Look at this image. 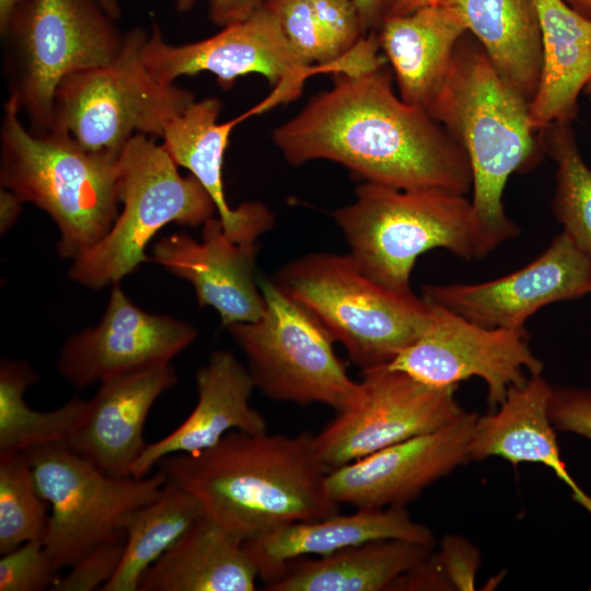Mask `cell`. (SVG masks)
Segmentation results:
<instances>
[{
	"instance_id": "6da1fadb",
	"label": "cell",
	"mask_w": 591,
	"mask_h": 591,
	"mask_svg": "<svg viewBox=\"0 0 591 591\" xmlns=\"http://www.w3.org/2000/svg\"><path fill=\"white\" fill-rule=\"evenodd\" d=\"M273 141L292 165L329 160L363 182L465 195L473 185L463 148L427 108L394 92L386 65L334 73L333 86L275 128Z\"/></svg>"
},
{
	"instance_id": "7a4b0ae2",
	"label": "cell",
	"mask_w": 591,
	"mask_h": 591,
	"mask_svg": "<svg viewBox=\"0 0 591 591\" xmlns=\"http://www.w3.org/2000/svg\"><path fill=\"white\" fill-rule=\"evenodd\" d=\"M157 467L242 541L339 512L326 489L328 470L306 431L233 430L206 450L166 455Z\"/></svg>"
},
{
	"instance_id": "3957f363",
	"label": "cell",
	"mask_w": 591,
	"mask_h": 591,
	"mask_svg": "<svg viewBox=\"0 0 591 591\" xmlns=\"http://www.w3.org/2000/svg\"><path fill=\"white\" fill-rule=\"evenodd\" d=\"M529 104L498 73L477 39L465 33L428 108L470 161L471 200L486 254L519 234L502 204L507 181L532 169L545 153L531 126Z\"/></svg>"
},
{
	"instance_id": "277c9868",
	"label": "cell",
	"mask_w": 591,
	"mask_h": 591,
	"mask_svg": "<svg viewBox=\"0 0 591 591\" xmlns=\"http://www.w3.org/2000/svg\"><path fill=\"white\" fill-rule=\"evenodd\" d=\"M9 96L0 128V183L56 223L61 257L74 259L99 243L117 213L119 154L86 150L69 135H35Z\"/></svg>"
},
{
	"instance_id": "5b68a950",
	"label": "cell",
	"mask_w": 591,
	"mask_h": 591,
	"mask_svg": "<svg viewBox=\"0 0 591 591\" xmlns=\"http://www.w3.org/2000/svg\"><path fill=\"white\" fill-rule=\"evenodd\" d=\"M355 200L332 212L350 255L372 280L413 293L418 256L437 247L465 260L486 256L472 200L439 188L399 189L363 182Z\"/></svg>"
},
{
	"instance_id": "8992f818",
	"label": "cell",
	"mask_w": 591,
	"mask_h": 591,
	"mask_svg": "<svg viewBox=\"0 0 591 591\" xmlns=\"http://www.w3.org/2000/svg\"><path fill=\"white\" fill-rule=\"evenodd\" d=\"M273 280L318 320L362 372L390 364L429 322L422 298L375 282L350 254H306L283 266Z\"/></svg>"
},
{
	"instance_id": "52a82bcc",
	"label": "cell",
	"mask_w": 591,
	"mask_h": 591,
	"mask_svg": "<svg viewBox=\"0 0 591 591\" xmlns=\"http://www.w3.org/2000/svg\"><path fill=\"white\" fill-rule=\"evenodd\" d=\"M95 0H27L14 13L4 40L10 95L35 135L50 131L54 99L71 73L104 66L120 51L125 34Z\"/></svg>"
},
{
	"instance_id": "ba28073f",
	"label": "cell",
	"mask_w": 591,
	"mask_h": 591,
	"mask_svg": "<svg viewBox=\"0 0 591 591\" xmlns=\"http://www.w3.org/2000/svg\"><path fill=\"white\" fill-rule=\"evenodd\" d=\"M161 144L142 134L119 153L117 196L123 204L107 234L76 257L70 278L91 289L119 281L150 257L146 247L171 222L195 228L213 217L216 206L200 182L182 176Z\"/></svg>"
},
{
	"instance_id": "9c48e42d",
	"label": "cell",
	"mask_w": 591,
	"mask_h": 591,
	"mask_svg": "<svg viewBox=\"0 0 591 591\" xmlns=\"http://www.w3.org/2000/svg\"><path fill=\"white\" fill-rule=\"evenodd\" d=\"M147 36L144 30L132 28L111 62L66 77L55 93L50 130L69 135L86 150L114 154L136 134L162 137L195 99L149 72L141 57Z\"/></svg>"
},
{
	"instance_id": "30bf717a",
	"label": "cell",
	"mask_w": 591,
	"mask_h": 591,
	"mask_svg": "<svg viewBox=\"0 0 591 591\" xmlns=\"http://www.w3.org/2000/svg\"><path fill=\"white\" fill-rule=\"evenodd\" d=\"M258 286L263 315L228 327L246 357L255 387L274 401L323 404L335 414L350 407L360 383L335 354L331 334L273 279L262 276Z\"/></svg>"
},
{
	"instance_id": "8fae6325",
	"label": "cell",
	"mask_w": 591,
	"mask_h": 591,
	"mask_svg": "<svg viewBox=\"0 0 591 591\" xmlns=\"http://www.w3.org/2000/svg\"><path fill=\"white\" fill-rule=\"evenodd\" d=\"M24 453L36 487L51 508L43 545L58 570L70 568L93 548L123 533L125 517L157 499L166 483L160 470L144 477L108 475L66 443L45 444Z\"/></svg>"
},
{
	"instance_id": "7c38bea8",
	"label": "cell",
	"mask_w": 591,
	"mask_h": 591,
	"mask_svg": "<svg viewBox=\"0 0 591 591\" xmlns=\"http://www.w3.org/2000/svg\"><path fill=\"white\" fill-rule=\"evenodd\" d=\"M141 57L149 72L164 84L207 71L228 90L239 77L262 74L273 88L265 99L270 108L296 100L306 79L314 74L349 73L341 66L305 62L265 4L247 19L223 26L213 36L181 45L165 42L160 26L152 23Z\"/></svg>"
},
{
	"instance_id": "4fadbf2b",
	"label": "cell",
	"mask_w": 591,
	"mask_h": 591,
	"mask_svg": "<svg viewBox=\"0 0 591 591\" xmlns=\"http://www.w3.org/2000/svg\"><path fill=\"white\" fill-rule=\"evenodd\" d=\"M362 374L357 401L314 434L328 472L434 431L464 412L455 398L457 385H430L385 367Z\"/></svg>"
},
{
	"instance_id": "5bb4252c",
	"label": "cell",
	"mask_w": 591,
	"mask_h": 591,
	"mask_svg": "<svg viewBox=\"0 0 591 591\" xmlns=\"http://www.w3.org/2000/svg\"><path fill=\"white\" fill-rule=\"evenodd\" d=\"M425 301V300H424ZM421 336L385 368L434 386L457 385L477 376L496 409L514 386L542 374L543 363L529 347L525 329L490 328L434 303Z\"/></svg>"
},
{
	"instance_id": "9a60e30c",
	"label": "cell",
	"mask_w": 591,
	"mask_h": 591,
	"mask_svg": "<svg viewBox=\"0 0 591 591\" xmlns=\"http://www.w3.org/2000/svg\"><path fill=\"white\" fill-rule=\"evenodd\" d=\"M591 259L564 231L534 260L479 283L426 285L421 298L490 328L523 329L541 308L589 294Z\"/></svg>"
},
{
	"instance_id": "2e32d148",
	"label": "cell",
	"mask_w": 591,
	"mask_h": 591,
	"mask_svg": "<svg viewBox=\"0 0 591 591\" xmlns=\"http://www.w3.org/2000/svg\"><path fill=\"white\" fill-rule=\"evenodd\" d=\"M197 335L184 321L138 308L114 283L101 321L66 340L57 369L73 387L84 389L171 363Z\"/></svg>"
},
{
	"instance_id": "e0dca14e",
	"label": "cell",
	"mask_w": 591,
	"mask_h": 591,
	"mask_svg": "<svg viewBox=\"0 0 591 591\" xmlns=\"http://www.w3.org/2000/svg\"><path fill=\"white\" fill-rule=\"evenodd\" d=\"M478 415L463 412L448 425L381 449L328 472L326 489L356 509L404 506L470 460Z\"/></svg>"
},
{
	"instance_id": "ac0fdd59",
	"label": "cell",
	"mask_w": 591,
	"mask_h": 591,
	"mask_svg": "<svg viewBox=\"0 0 591 591\" xmlns=\"http://www.w3.org/2000/svg\"><path fill=\"white\" fill-rule=\"evenodd\" d=\"M258 244L237 243L219 217L202 224L201 241L185 232L165 236L152 247L151 260L190 282L199 306H211L223 326L258 320L265 299L255 277Z\"/></svg>"
},
{
	"instance_id": "d6986e66",
	"label": "cell",
	"mask_w": 591,
	"mask_h": 591,
	"mask_svg": "<svg viewBox=\"0 0 591 591\" xmlns=\"http://www.w3.org/2000/svg\"><path fill=\"white\" fill-rule=\"evenodd\" d=\"M176 381L167 363L101 382L66 445L108 475L132 476L150 409Z\"/></svg>"
},
{
	"instance_id": "ffe728a7",
	"label": "cell",
	"mask_w": 591,
	"mask_h": 591,
	"mask_svg": "<svg viewBox=\"0 0 591 591\" xmlns=\"http://www.w3.org/2000/svg\"><path fill=\"white\" fill-rule=\"evenodd\" d=\"M195 382V407L172 432L147 444L132 467V476H147L166 455L206 450L233 430L267 432L265 417L250 405L256 389L252 375L233 354L213 351L197 371Z\"/></svg>"
},
{
	"instance_id": "44dd1931",
	"label": "cell",
	"mask_w": 591,
	"mask_h": 591,
	"mask_svg": "<svg viewBox=\"0 0 591 591\" xmlns=\"http://www.w3.org/2000/svg\"><path fill=\"white\" fill-rule=\"evenodd\" d=\"M399 538L433 546L429 528L415 522L404 506L357 509L317 520L286 524L269 533L243 541L258 579L275 580L283 567L298 558L327 556L370 541Z\"/></svg>"
},
{
	"instance_id": "7402d4cb",
	"label": "cell",
	"mask_w": 591,
	"mask_h": 591,
	"mask_svg": "<svg viewBox=\"0 0 591 591\" xmlns=\"http://www.w3.org/2000/svg\"><path fill=\"white\" fill-rule=\"evenodd\" d=\"M221 105L217 97L194 101L166 125L162 146L172 160L187 169L208 192L227 234L237 243H253L274 225V215L258 201L231 208L224 194L222 165L231 131L257 112L252 107L220 124Z\"/></svg>"
},
{
	"instance_id": "603a6c76",
	"label": "cell",
	"mask_w": 591,
	"mask_h": 591,
	"mask_svg": "<svg viewBox=\"0 0 591 591\" xmlns=\"http://www.w3.org/2000/svg\"><path fill=\"white\" fill-rule=\"evenodd\" d=\"M551 389L542 374L530 375L523 385L512 387L496 409L478 416L470 460L498 456L514 466L523 462L542 464L570 488L572 499L591 515V497L571 477L560 456L547 414Z\"/></svg>"
},
{
	"instance_id": "cb8c5ba5",
	"label": "cell",
	"mask_w": 591,
	"mask_h": 591,
	"mask_svg": "<svg viewBox=\"0 0 591 591\" xmlns=\"http://www.w3.org/2000/svg\"><path fill=\"white\" fill-rule=\"evenodd\" d=\"M465 33L459 12L444 2L384 16L376 30L379 46L391 63L403 101L429 108Z\"/></svg>"
},
{
	"instance_id": "d4e9b609",
	"label": "cell",
	"mask_w": 591,
	"mask_h": 591,
	"mask_svg": "<svg viewBox=\"0 0 591 591\" xmlns=\"http://www.w3.org/2000/svg\"><path fill=\"white\" fill-rule=\"evenodd\" d=\"M542 33V73L529 104L530 123L540 131L553 123H571L578 97L591 81V19L564 0H533Z\"/></svg>"
},
{
	"instance_id": "484cf974",
	"label": "cell",
	"mask_w": 591,
	"mask_h": 591,
	"mask_svg": "<svg viewBox=\"0 0 591 591\" xmlns=\"http://www.w3.org/2000/svg\"><path fill=\"white\" fill-rule=\"evenodd\" d=\"M243 541L202 514L143 575L139 591H253Z\"/></svg>"
},
{
	"instance_id": "4316f807",
	"label": "cell",
	"mask_w": 591,
	"mask_h": 591,
	"mask_svg": "<svg viewBox=\"0 0 591 591\" xmlns=\"http://www.w3.org/2000/svg\"><path fill=\"white\" fill-rule=\"evenodd\" d=\"M433 546L384 538L348 547L317 558L289 561L281 573L264 584L267 591H381L427 559Z\"/></svg>"
},
{
	"instance_id": "83f0119b",
	"label": "cell",
	"mask_w": 591,
	"mask_h": 591,
	"mask_svg": "<svg viewBox=\"0 0 591 591\" xmlns=\"http://www.w3.org/2000/svg\"><path fill=\"white\" fill-rule=\"evenodd\" d=\"M461 15L502 79L529 103L542 73V33L533 0H441Z\"/></svg>"
},
{
	"instance_id": "f1b7e54d",
	"label": "cell",
	"mask_w": 591,
	"mask_h": 591,
	"mask_svg": "<svg viewBox=\"0 0 591 591\" xmlns=\"http://www.w3.org/2000/svg\"><path fill=\"white\" fill-rule=\"evenodd\" d=\"M198 500L166 480L153 501L128 513L123 521L121 563L102 591H139L144 572L202 515Z\"/></svg>"
},
{
	"instance_id": "f546056e",
	"label": "cell",
	"mask_w": 591,
	"mask_h": 591,
	"mask_svg": "<svg viewBox=\"0 0 591 591\" xmlns=\"http://www.w3.org/2000/svg\"><path fill=\"white\" fill-rule=\"evenodd\" d=\"M38 374L25 361L2 359L0 364V456L33 448L65 443L79 422L86 401L72 398L49 412L35 410L24 401L26 387Z\"/></svg>"
},
{
	"instance_id": "4dcf8cb0",
	"label": "cell",
	"mask_w": 591,
	"mask_h": 591,
	"mask_svg": "<svg viewBox=\"0 0 591 591\" xmlns=\"http://www.w3.org/2000/svg\"><path fill=\"white\" fill-rule=\"evenodd\" d=\"M571 123L541 129L540 142L556 164L553 212L564 232L591 259V169L579 151Z\"/></svg>"
},
{
	"instance_id": "1f68e13d",
	"label": "cell",
	"mask_w": 591,
	"mask_h": 591,
	"mask_svg": "<svg viewBox=\"0 0 591 591\" xmlns=\"http://www.w3.org/2000/svg\"><path fill=\"white\" fill-rule=\"evenodd\" d=\"M25 453L0 456V554L45 536L48 518Z\"/></svg>"
},
{
	"instance_id": "d6a6232c",
	"label": "cell",
	"mask_w": 591,
	"mask_h": 591,
	"mask_svg": "<svg viewBox=\"0 0 591 591\" xmlns=\"http://www.w3.org/2000/svg\"><path fill=\"white\" fill-rule=\"evenodd\" d=\"M59 571L45 552L43 541H30L2 555L0 591L51 590L60 578Z\"/></svg>"
},
{
	"instance_id": "836d02e7",
	"label": "cell",
	"mask_w": 591,
	"mask_h": 591,
	"mask_svg": "<svg viewBox=\"0 0 591 591\" xmlns=\"http://www.w3.org/2000/svg\"><path fill=\"white\" fill-rule=\"evenodd\" d=\"M125 549V532L100 544L60 577L53 591H93L102 589L117 571Z\"/></svg>"
},
{
	"instance_id": "e575fe53",
	"label": "cell",
	"mask_w": 591,
	"mask_h": 591,
	"mask_svg": "<svg viewBox=\"0 0 591 591\" xmlns=\"http://www.w3.org/2000/svg\"><path fill=\"white\" fill-rule=\"evenodd\" d=\"M313 12L336 55H348L367 35L351 0H310Z\"/></svg>"
},
{
	"instance_id": "d590c367",
	"label": "cell",
	"mask_w": 591,
	"mask_h": 591,
	"mask_svg": "<svg viewBox=\"0 0 591 591\" xmlns=\"http://www.w3.org/2000/svg\"><path fill=\"white\" fill-rule=\"evenodd\" d=\"M547 414L556 430L572 432L591 442V391L552 385Z\"/></svg>"
},
{
	"instance_id": "8d00e7d4",
	"label": "cell",
	"mask_w": 591,
	"mask_h": 591,
	"mask_svg": "<svg viewBox=\"0 0 591 591\" xmlns=\"http://www.w3.org/2000/svg\"><path fill=\"white\" fill-rule=\"evenodd\" d=\"M453 588L473 589L474 575L478 565V553L472 544L456 536H447L438 555Z\"/></svg>"
},
{
	"instance_id": "74e56055",
	"label": "cell",
	"mask_w": 591,
	"mask_h": 591,
	"mask_svg": "<svg viewBox=\"0 0 591 591\" xmlns=\"http://www.w3.org/2000/svg\"><path fill=\"white\" fill-rule=\"evenodd\" d=\"M208 15L218 26L241 22L258 10L266 0H207Z\"/></svg>"
},
{
	"instance_id": "f35d334b",
	"label": "cell",
	"mask_w": 591,
	"mask_h": 591,
	"mask_svg": "<svg viewBox=\"0 0 591 591\" xmlns=\"http://www.w3.org/2000/svg\"><path fill=\"white\" fill-rule=\"evenodd\" d=\"M366 34L376 31L387 14L391 0H351Z\"/></svg>"
},
{
	"instance_id": "ab89813d",
	"label": "cell",
	"mask_w": 591,
	"mask_h": 591,
	"mask_svg": "<svg viewBox=\"0 0 591 591\" xmlns=\"http://www.w3.org/2000/svg\"><path fill=\"white\" fill-rule=\"evenodd\" d=\"M23 201L11 190L1 187L0 192V229L8 231L18 219Z\"/></svg>"
},
{
	"instance_id": "60d3db41",
	"label": "cell",
	"mask_w": 591,
	"mask_h": 591,
	"mask_svg": "<svg viewBox=\"0 0 591 591\" xmlns=\"http://www.w3.org/2000/svg\"><path fill=\"white\" fill-rule=\"evenodd\" d=\"M440 1L441 0H391L387 14H408L424 7L438 4Z\"/></svg>"
},
{
	"instance_id": "b9f144b4",
	"label": "cell",
	"mask_w": 591,
	"mask_h": 591,
	"mask_svg": "<svg viewBox=\"0 0 591 591\" xmlns=\"http://www.w3.org/2000/svg\"><path fill=\"white\" fill-rule=\"evenodd\" d=\"M27 0H0V33L7 31L11 19L18 9Z\"/></svg>"
},
{
	"instance_id": "7bdbcfd3",
	"label": "cell",
	"mask_w": 591,
	"mask_h": 591,
	"mask_svg": "<svg viewBox=\"0 0 591 591\" xmlns=\"http://www.w3.org/2000/svg\"><path fill=\"white\" fill-rule=\"evenodd\" d=\"M108 16L117 21L121 15L119 0H95Z\"/></svg>"
},
{
	"instance_id": "ee69618b",
	"label": "cell",
	"mask_w": 591,
	"mask_h": 591,
	"mask_svg": "<svg viewBox=\"0 0 591 591\" xmlns=\"http://www.w3.org/2000/svg\"><path fill=\"white\" fill-rule=\"evenodd\" d=\"M578 13L591 19V0H564Z\"/></svg>"
},
{
	"instance_id": "f6af8a7d",
	"label": "cell",
	"mask_w": 591,
	"mask_h": 591,
	"mask_svg": "<svg viewBox=\"0 0 591 591\" xmlns=\"http://www.w3.org/2000/svg\"><path fill=\"white\" fill-rule=\"evenodd\" d=\"M196 2L197 0H176V10L179 13L189 12L194 8Z\"/></svg>"
},
{
	"instance_id": "bcb514c9",
	"label": "cell",
	"mask_w": 591,
	"mask_h": 591,
	"mask_svg": "<svg viewBox=\"0 0 591 591\" xmlns=\"http://www.w3.org/2000/svg\"><path fill=\"white\" fill-rule=\"evenodd\" d=\"M584 91L586 93L591 94V81L587 84Z\"/></svg>"
},
{
	"instance_id": "7dc6e473",
	"label": "cell",
	"mask_w": 591,
	"mask_h": 591,
	"mask_svg": "<svg viewBox=\"0 0 591 591\" xmlns=\"http://www.w3.org/2000/svg\"><path fill=\"white\" fill-rule=\"evenodd\" d=\"M589 293H591V287H590V291H589Z\"/></svg>"
}]
</instances>
